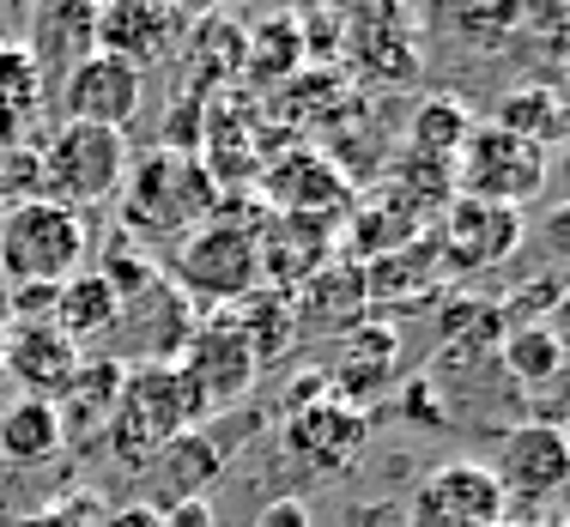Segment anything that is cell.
Wrapping results in <instances>:
<instances>
[{"instance_id":"6da1fadb","label":"cell","mask_w":570,"mask_h":527,"mask_svg":"<svg viewBox=\"0 0 570 527\" xmlns=\"http://www.w3.org/2000/svg\"><path fill=\"white\" fill-rule=\"evenodd\" d=\"M91 225L56 200H7L0 207V279L7 286H67L86 274Z\"/></svg>"},{"instance_id":"7a4b0ae2","label":"cell","mask_w":570,"mask_h":527,"mask_svg":"<svg viewBox=\"0 0 570 527\" xmlns=\"http://www.w3.org/2000/svg\"><path fill=\"white\" fill-rule=\"evenodd\" d=\"M195 425H207V407L195 400V388L183 382L176 364H140V370L121 376L110 437H116V455L128 467L158 461V455H165L183 430H195Z\"/></svg>"},{"instance_id":"3957f363","label":"cell","mask_w":570,"mask_h":527,"mask_svg":"<svg viewBox=\"0 0 570 527\" xmlns=\"http://www.w3.org/2000/svg\"><path fill=\"white\" fill-rule=\"evenodd\" d=\"M37 176H43V200L67 212L104 207L128 176V140L110 128H86V121H61L56 140L37 152Z\"/></svg>"},{"instance_id":"277c9868","label":"cell","mask_w":570,"mask_h":527,"mask_svg":"<svg viewBox=\"0 0 570 527\" xmlns=\"http://www.w3.org/2000/svg\"><path fill=\"white\" fill-rule=\"evenodd\" d=\"M176 279L200 304H243L262 291V242L243 219H207L176 237Z\"/></svg>"},{"instance_id":"5b68a950","label":"cell","mask_w":570,"mask_h":527,"mask_svg":"<svg viewBox=\"0 0 570 527\" xmlns=\"http://www.w3.org/2000/svg\"><path fill=\"white\" fill-rule=\"evenodd\" d=\"M128 188V225H146V231H195L219 212V188H213L207 165L195 158H170V152H153L140 165H128L121 176Z\"/></svg>"},{"instance_id":"8992f818","label":"cell","mask_w":570,"mask_h":527,"mask_svg":"<svg viewBox=\"0 0 570 527\" xmlns=\"http://www.w3.org/2000/svg\"><path fill=\"white\" fill-rule=\"evenodd\" d=\"M492 479L504 485V504L515 521H534V509L559 504L570 491V430L564 425H510L498 437Z\"/></svg>"},{"instance_id":"52a82bcc","label":"cell","mask_w":570,"mask_h":527,"mask_svg":"<svg viewBox=\"0 0 570 527\" xmlns=\"http://www.w3.org/2000/svg\"><path fill=\"white\" fill-rule=\"evenodd\" d=\"M455 188L468 200H492V207H522L547 188V146H528L504 128H473L455 158Z\"/></svg>"},{"instance_id":"ba28073f","label":"cell","mask_w":570,"mask_h":527,"mask_svg":"<svg viewBox=\"0 0 570 527\" xmlns=\"http://www.w3.org/2000/svg\"><path fill=\"white\" fill-rule=\"evenodd\" d=\"M188 24H195V12L165 7V0H110V7H98L91 49L146 73V67H170V56H183Z\"/></svg>"},{"instance_id":"9c48e42d","label":"cell","mask_w":570,"mask_h":527,"mask_svg":"<svg viewBox=\"0 0 570 527\" xmlns=\"http://www.w3.org/2000/svg\"><path fill=\"white\" fill-rule=\"evenodd\" d=\"M176 370H183V382L195 388V400H200V407H207V418H213V412L237 407V400L255 388L262 358H255L249 340L237 334V321H207V328L188 334Z\"/></svg>"},{"instance_id":"30bf717a","label":"cell","mask_w":570,"mask_h":527,"mask_svg":"<svg viewBox=\"0 0 570 527\" xmlns=\"http://www.w3.org/2000/svg\"><path fill=\"white\" fill-rule=\"evenodd\" d=\"M140 98H146V73H134L116 56H98V49L56 86L61 121H86V128H110V133H121L140 116Z\"/></svg>"},{"instance_id":"8fae6325","label":"cell","mask_w":570,"mask_h":527,"mask_svg":"<svg viewBox=\"0 0 570 527\" xmlns=\"http://www.w3.org/2000/svg\"><path fill=\"white\" fill-rule=\"evenodd\" d=\"M371 443V425H364L358 407H341V400H316V407L279 418V455L309 473H346L358 461V449Z\"/></svg>"},{"instance_id":"7c38bea8","label":"cell","mask_w":570,"mask_h":527,"mask_svg":"<svg viewBox=\"0 0 570 527\" xmlns=\"http://www.w3.org/2000/svg\"><path fill=\"white\" fill-rule=\"evenodd\" d=\"M346 49L358 73L383 79V86H406L419 73V19L401 7L346 12Z\"/></svg>"},{"instance_id":"4fadbf2b","label":"cell","mask_w":570,"mask_h":527,"mask_svg":"<svg viewBox=\"0 0 570 527\" xmlns=\"http://www.w3.org/2000/svg\"><path fill=\"white\" fill-rule=\"evenodd\" d=\"M522 249V212L492 207V200H450L443 212V255L461 267V274H480V267H498Z\"/></svg>"},{"instance_id":"5bb4252c","label":"cell","mask_w":570,"mask_h":527,"mask_svg":"<svg viewBox=\"0 0 570 527\" xmlns=\"http://www.w3.org/2000/svg\"><path fill=\"white\" fill-rule=\"evenodd\" d=\"M413 509H425V516H450V521H468V527H498V521L510 516L504 485H498L492 467H480V461H450V467L425 473Z\"/></svg>"},{"instance_id":"9a60e30c","label":"cell","mask_w":570,"mask_h":527,"mask_svg":"<svg viewBox=\"0 0 570 527\" xmlns=\"http://www.w3.org/2000/svg\"><path fill=\"white\" fill-rule=\"evenodd\" d=\"M79 346L67 340L56 328H12L7 334V376L24 388L31 400H67V388H73L79 376Z\"/></svg>"},{"instance_id":"2e32d148","label":"cell","mask_w":570,"mask_h":527,"mask_svg":"<svg viewBox=\"0 0 570 527\" xmlns=\"http://www.w3.org/2000/svg\"><path fill=\"white\" fill-rule=\"evenodd\" d=\"M91 24H98V7H79V0H61V7H37L31 12V61L43 73V86H61L79 61L91 56Z\"/></svg>"},{"instance_id":"e0dca14e","label":"cell","mask_w":570,"mask_h":527,"mask_svg":"<svg viewBox=\"0 0 570 527\" xmlns=\"http://www.w3.org/2000/svg\"><path fill=\"white\" fill-rule=\"evenodd\" d=\"M67 449V412L56 400H31L19 395L7 412H0V461L12 467H43Z\"/></svg>"},{"instance_id":"ac0fdd59","label":"cell","mask_w":570,"mask_h":527,"mask_svg":"<svg viewBox=\"0 0 570 527\" xmlns=\"http://www.w3.org/2000/svg\"><path fill=\"white\" fill-rule=\"evenodd\" d=\"M116 321H121V297H116V286L98 274V267L73 274V279L56 291V334H67L73 346L116 334Z\"/></svg>"},{"instance_id":"d6986e66","label":"cell","mask_w":570,"mask_h":527,"mask_svg":"<svg viewBox=\"0 0 570 527\" xmlns=\"http://www.w3.org/2000/svg\"><path fill=\"white\" fill-rule=\"evenodd\" d=\"M267 195L279 200L285 212H341L346 207V176L328 165V158H316V152H297L292 165H279L274 176H267Z\"/></svg>"},{"instance_id":"ffe728a7","label":"cell","mask_w":570,"mask_h":527,"mask_svg":"<svg viewBox=\"0 0 570 527\" xmlns=\"http://www.w3.org/2000/svg\"><path fill=\"white\" fill-rule=\"evenodd\" d=\"M183 49H188V73H195V86H188V91H200V98H207V86H219V79H237V73H243L249 31H243L237 19H213V12H207V19L188 24Z\"/></svg>"},{"instance_id":"44dd1931","label":"cell","mask_w":570,"mask_h":527,"mask_svg":"<svg viewBox=\"0 0 570 527\" xmlns=\"http://www.w3.org/2000/svg\"><path fill=\"white\" fill-rule=\"evenodd\" d=\"M230 321H237V334L249 340L255 358H279V351L292 346V334H297V304H292V291L267 286V291L243 297Z\"/></svg>"},{"instance_id":"7402d4cb","label":"cell","mask_w":570,"mask_h":527,"mask_svg":"<svg viewBox=\"0 0 570 527\" xmlns=\"http://www.w3.org/2000/svg\"><path fill=\"white\" fill-rule=\"evenodd\" d=\"M468 133H473V116L461 110V98H425V103L413 110V152H419V158H438V165H450V158H461Z\"/></svg>"},{"instance_id":"603a6c76","label":"cell","mask_w":570,"mask_h":527,"mask_svg":"<svg viewBox=\"0 0 570 527\" xmlns=\"http://www.w3.org/2000/svg\"><path fill=\"white\" fill-rule=\"evenodd\" d=\"M297 61H304V49H297V19H292V12H279V19H267V24H255V31H249V49H243V73H249V79L285 86Z\"/></svg>"},{"instance_id":"cb8c5ba5","label":"cell","mask_w":570,"mask_h":527,"mask_svg":"<svg viewBox=\"0 0 570 527\" xmlns=\"http://www.w3.org/2000/svg\"><path fill=\"white\" fill-rule=\"evenodd\" d=\"M492 128H504L515 133V140H528V146H552L564 133V110H559V98L552 91H510L504 103L492 110Z\"/></svg>"},{"instance_id":"d4e9b609","label":"cell","mask_w":570,"mask_h":527,"mask_svg":"<svg viewBox=\"0 0 570 527\" xmlns=\"http://www.w3.org/2000/svg\"><path fill=\"white\" fill-rule=\"evenodd\" d=\"M43 103V73H37L24 43H0V116L31 121V110Z\"/></svg>"},{"instance_id":"484cf974","label":"cell","mask_w":570,"mask_h":527,"mask_svg":"<svg viewBox=\"0 0 570 527\" xmlns=\"http://www.w3.org/2000/svg\"><path fill=\"white\" fill-rule=\"evenodd\" d=\"M559 358H564V346H559L552 328L504 334V364H510V376H522V382H547V376H559Z\"/></svg>"},{"instance_id":"4316f807","label":"cell","mask_w":570,"mask_h":527,"mask_svg":"<svg viewBox=\"0 0 570 527\" xmlns=\"http://www.w3.org/2000/svg\"><path fill=\"white\" fill-rule=\"evenodd\" d=\"M297 49H304L309 61H334L346 49V12H309V19H297Z\"/></svg>"},{"instance_id":"83f0119b","label":"cell","mask_w":570,"mask_h":527,"mask_svg":"<svg viewBox=\"0 0 570 527\" xmlns=\"http://www.w3.org/2000/svg\"><path fill=\"white\" fill-rule=\"evenodd\" d=\"M98 521H104L98 497L79 491V497H61V504H49V509H31V516H19L12 527H98Z\"/></svg>"},{"instance_id":"f1b7e54d","label":"cell","mask_w":570,"mask_h":527,"mask_svg":"<svg viewBox=\"0 0 570 527\" xmlns=\"http://www.w3.org/2000/svg\"><path fill=\"white\" fill-rule=\"evenodd\" d=\"M56 291L61 286H7V309L19 328H56Z\"/></svg>"},{"instance_id":"f546056e","label":"cell","mask_w":570,"mask_h":527,"mask_svg":"<svg viewBox=\"0 0 570 527\" xmlns=\"http://www.w3.org/2000/svg\"><path fill=\"white\" fill-rule=\"evenodd\" d=\"M455 19V31H468V37H510V31H522V7H461L450 12Z\"/></svg>"},{"instance_id":"4dcf8cb0","label":"cell","mask_w":570,"mask_h":527,"mask_svg":"<svg viewBox=\"0 0 570 527\" xmlns=\"http://www.w3.org/2000/svg\"><path fill=\"white\" fill-rule=\"evenodd\" d=\"M395 328H358V334H352V340H346V358L352 364H383V370H395V364H389V358H395Z\"/></svg>"},{"instance_id":"1f68e13d","label":"cell","mask_w":570,"mask_h":527,"mask_svg":"<svg viewBox=\"0 0 570 527\" xmlns=\"http://www.w3.org/2000/svg\"><path fill=\"white\" fill-rule=\"evenodd\" d=\"M165 527H219L213 516V497H183V504L165 509Z\"/></svg>"},{"instance_id":"d6a6232c","label":"cell","mask_w":570,"mask_h":527,"mask_svg":"<svg viewBox=\"0 0 570 527\" xmlns=\"http://www.w3.org/2000/svg\"><path fill=\"white\" fill-rule=\"evenodd\" d=\"M255 527H316V521H309L304 497H279V504H267L262 516H255Z\"/></svg>"},{"instance_id":"836d02e7","label":"cell","mask_w":570,"mask_h":527,"mask_svg":"<svg viewBox=\"0 0 570 527\" xmlns=\"http://www.w3.org/2000/svg\"><path fill=\"white\" fill-rule=\"evenodd\" d=\"M98 527H165V509L158 504H121V509H104Z\"/></svg>"},{"instance_id":"e575fe53","label":"cell","mask_w":570,"mask_h":527,"mask_svg":"<svg viewBox=\"0 0 570 527\" xmlns=\"http://www.w3.org/2000/svg\"><path fill=\"white\" fill-rule=\"evenodd\" d=\"M401 412L406 418H425V425H443V407H438V395H431V382H406Z\"/></svg>"},{"instance_id":"d590c367","label":"cell","mask_w":570,"mask_h":527,"mask_svg":"<svg viewBox=\"0 0 570 527\" xmlns=\"http://www.w3.org/2000/svg\"><path fill=\"white\" fill-rule=\"evenodd\" d=\"M406 527H468V521H450V516H425V509H413Z\"/></svg>"},{"instance_id":"8d00e7d4","label":"cell","mask_w":570,"mask_h":527,"mask_svg":"<svg viewBox=\"0 0 570 527\" xmlns=\"http://www.w3.org/2000/svg\"><path fill=\"white\" fill-rule=\"evenodd\" d=\"M552 237H570V212H559V219H552Z\"/></svg>"},{"instance_id":"74e56055","label":"cell","mask_w":570,"mask_h":527,"mask_svg":"<svg viewBox=\"0 0 570 527\" xmlns=\"http://www.w3.org/2000/svg\"><path fill=\"white\" fill-rule=\"evenodd\" d=\"M534 527H570V516H540Z\"/></svg>"},{"instance_id":"f35d334b","label":"cell","mask_w":570,"mask_h":527,"mask_svg":"<svg viewBox=\"0 0 570 527\" xmlns=\"http://www.w3.org/2000/svg\"><path fill=\"white\" fill-rule=\"evenodd\" d=\"M0 382H7V328H0Z\"/></svg>"},{"instance_id":"ab89813d","label":"cell","mask_w":570,"mask_h":527,"mask_svg":"<svg viewBox=\"0 0 570 527\" xmlns=\"http://www.w3.org/2000/svg\"><path fill=\"white\" fill-rule=\"evenodd\" d=\"M498 527H534V521H515V516H504V521H498Z\"/></svg>"},{"instance_id":"60d3db41","label":"cell","mask_w":570,"mask_h":527,"mask_svg":"<svg viewBox=\"0 0 570 527\" xmlns=\"http://www.w3.org/2000/svg\"><path fill=\"white\" fill-rule=\"evenodd\" d=\"M564 61H570V56H564ZM564 73H570V67H564Z\"/></svg>"}]
</instances>
